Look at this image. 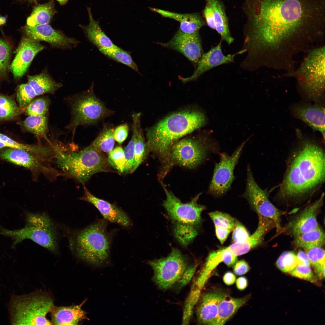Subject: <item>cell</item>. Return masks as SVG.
Instances as JSON below:
<instances>
[{
    "mask_svg": "<svg viewBox=\"0 0 325 325\" xmlns=\"http://www.w3.org/2000/svg\"><path fill=\"white\" fill-rule=\"evenodd\" d=\"M22 123L23 127L27 131L38 136L46 138L45 135L48 128L47 119L46 115L29 116Z\"/></svg>",
    "mask_w": 325,
    "mask_h": 325,
    "instance_id": "cell-35",
    "label": "cell"
},
{
    "mask_svg": "<svg viewBox=\"0 0 325 325\" xmlns=\"http://www.w3.org/2000/svg\"><path fill=\"white\" fill-rule=\"evenodd\" d=\"M6 19L5 17L0 14V26L4 25L6 23Z\"/></svg>",
    "mask_w": 325,
    "mask_h": 325,
    "instance_id": "cell-59",
    "label": "cell"
},
{
    "mask_svg": "<svg viewBox=\"0 0 325 325\" xmlns=\"http://www.w3.org/2000/svg\"><path fill=\"white\" fill-rule=\"evenodd\" d=\"M152 11L162 16L175 20L180 23L179 29L188 34L199 32V29L205 25L206 22L198 13L180 14L157 8H150Z\"/></svg>",
    "mask_w": 325,
    "mask_h": 325,
    "instance_id": "cell-26",
    "label": "cell"
},
{
    "mask_svg": "<svg viewBox=\"0 0 325 325\" xmlns=\"http://www.w3.org/2000/svg\"><path fill=\"white\" fill-rule=\"evenodd\" d=\"M128 127L126 124L118 126L114 130V139L119 144L122 143L126 138L128 134Z\"/></svg>",
    "mask_w": 325,
    "mask_h": 325,
    "instance_id": "cell-52",
    "label": "cell"
},
{
    "mask_svg": "<svg viewBox=\"0 0 325 325\" xmlns=\"http://www.w3.org/2000/svg\"><path fill=\"white\" fill-rule=\"evenodd\" d=\"M87 9L89 23L88 25L82 27L89 41L98 49L115 46L116 45L102 30L99 22L94 19L90 8L88 7Z\"/></svg>",
    "mask_w": 325,
    "mask_h": 325,
    "instance_id": "cell-27",
    "label": "cell"
},
{
    "mask_svg": "<svg viewBox=\"0 0 325 325\" xmlns=\"http://www.w3.org/2000/svg\"><path fill=\"white\" fill-rule=\"evenodd\" d=\"M243 195L257 213L258 215L272 220L277 232L282 231L281 225V212L270 201L266 191L258 185L249 166L247 168L246 190Z\"/></svg>",
    "mask_w": 325,
    "mask_h": 325,
    "instance_id": "cell-14",
    "label": "cell"
},
{
    "mask_svg": "<svg viewBox=\"0 0 325 325\" xmlns=\"http://www.w3.org/2000/svg\"><path fill=\"white\" fill-rule=\"evenodd\" d=\"M21 108L12 98L0 93V121L17 117L21 112Z\"/></svg>",
    "mask_w": 325,
    "mask_h": 325,
    "instance_id": "cell-37",
    "label": "cell"
},
{
    "mask_svg": "<svg viewBox=\"0 0 325 325\" xmlns=\"http://www.w3.org/2000/svg\"><path fill=\"white\" fill-rule=\"evenodd\" d=\"M36 96L31 87L28 84H23L17 87V99L21 108L26 107Z\"/></svg>",
    "mask_w": 325,
    "mask_h": 325,
    "instance_id": "cell-44",
    "label": "cell"
},
{
    "mask_svg": "<svg viewBox=\"0 0 325 325\" xmlns=\"http://www.w3.org/2000/svg\"><path fill=\"white\" fill-rule=\"evenodd\" d=\"M236 285L237 289L240 290L245 289L248 285V281L246 278L244 277H239L236 280Z\"/></svg>",
    "mask_w": 325,
    "mask_h": 325,
    "instance_id": "cell-58",
    "label": "cell"
},
{
    "mask_svg": "<svg viewBox=\"0 0 325 325\" xmlns=\"http://www.w3.org/2000/svg\"><path fill=\"white\" fill-rule=\"evenodd\" d=\"M325 155L319 146L305 141L292 157L281 184L284 198L299 197L320 185L325 179Z\"/></svg>",
    "mask_w": 325,
    "mask_h": 325,
    "instance_id": "cell-2",
    "label": "cell"
},
{
    "mask_svg": "<svg viewBox=\"0 0 325 325\" xmlns=\"http://www.w3.org/2000/svg\"><path fill=\"white\" fill-rule=\"evenodd\" d=\"M22 0L25 1H27V2H34V1H37V0Z\"/></svg>",
    "mask_w": 325,
    "mask_h": 325,
    "instance_id": "cell-61",
    "label": "cell"
},
{
    "mask_svg": "<svg viewBox=\"0 0 325 325\" xmlns=\"http://www.w3.org/2000/svg\"><path fill=\"white\" fill-rule=\"evenodd\" d=\"M298 261V265H301L310 266L311 265L310 262L308 255L304 251L300 250L296 255Z\"/></svg>",
    "mask_w": 325,
    "mask_h": 325,
    "instance_id": "cell-56",
    "label": "cell"
},
{
    "mask_svg": "<svg viewBox=\"0 0 325 325\" xmlns=\"http://www.w3.org/2000/svg\"><path fill=\"white\" fill-rule=\"evenodd\" d=\"M153 271V280L160 289L166 290L178 282L188 266L187 258L176 248L164 258L149 261Z\"/></svg>",
    "mask_w": 325,
    "mask_h": 325,
    "instance_id": "cell-10",
    "label": "cell"
},
{
    "mask_svg": "<svg viewBox=\"0 0 325 325\" xmlns=\"http://www.w3.org/2000/svg\"><path fill=\"white\" fill-rule=\"evenodd\" d=\"M306 250V252L315 273L320 279L325 277V251L321 247Z\"/></svg>",
    "mask_w": 325,
    "mask_h": 325,
    "instance_id": "cell-39",
    "label": "cell"
},
{
    "mask_svg": "<svg viewBox=\"0 0 325 325\" xmlns=\"http://www.w3.org/2000/svg\"><path fill=\"white\" fill-rule=\"evenodd\" d=\"M11 47L7 42L0 39V77L6 74L9 67Z\"/></svg>",
    "mask_w": 325,
    "mask_h": 325,
    "instance_id": "cell-47",
    "label": "cell"
},
{
    "mask_svg": "<svg viewBox=\"0 0 325 325\" xmlns=\"http://www.w3.org/2000/svg\"><path fill=\"white\" fill-rule=\"evenodd\" d=\"M85 301L79 305L69 306L54 305L51 312L52 325H78L87 318L82 306Z\"/></svg>",
    "mask_w": 325,
    "mask_h": 325,
    "instance_id": "cell-25",
    "label": "cell"
},
{
    "mask_svg": "<svg viewBox=\"0 0 325 325\" xmlns=\"http://www.w3.org/2000/svg\"><path fill=\"white\" fill-rule=\"evenodd\" d=\"M24 31L27 37L37 42L45 41L56 48H70L78 43L75 39L67 37L48 24L34 26L26 25Z\"/></svg>",
    "mask_w": 325,
    "mask_h": 325,
    "instance_id": "cell-18",
    "label": "cell"
},
{
    "mask_svg": "<svg viewBox=\"0 0 325 325\" xmlns=\"http://www.w3.org/2000/svg\"><path fill=\"white\" fill-rule=\"evenodd\" d=\"M57 1L60 5H64L65 4L68 0H56Z\"/></svg>",
    "mask_w": 325,
    "mask_h": 325,
    "instance_id": "cell-60",
    "label": "cell"
},
{
    "mask_svg": "<svg viewBox=\"0 0 325 325\" xmlns=\"http://www.w3.org/2000/svg\"><path fill=\"white\" fill-rule=\"evenodd\" d=\"M236 280L235 275L231 272H226L223 277V280L225 284L228 285L233 284Z\"/></svg>",
    "mask_w": 325,
    "mask_h": 325,
    "instance_id": "cell-57",
    "label": "cell"
},
{
    "mask_svg": "<svg viewBox=\"0 0 325 325\" xmlns=\"http://www.w3.org/2000/svg\"><path fill=\"white\" fill-rule=\"evenodd\" d=\"M147 151L146 144L145 143L139 126L137 132L134 162L130 173L133 172L144 161L146 157Z\"/></svg>",
    "mask_w": 325,
    "mask_h": 325,
    "instance_id": "cell-42",
    "label": "cell"
},
{
    "mask_svg": "<svg viewBox=\"0 0 325 325\" xmlns=\"http://www.w3.org/2000/svg\"><path fill=\"white\" fill-rule=\"evenodd\" d=\"M294 237L293 243L305 250L321 247L325 243V234L319 226L316 228Z\"/></svg>",
    "mask_w": 325,
    "mask_h": 325,
    "instance_id": "cell-32",
    "label": "cell"
},
{
    "mask_svg": "<svg viewBox=\"0 0 325 325\" xmlns=\"http://www.w3.org/2000/svg\"><path fill=\"white\" fill-rule=\"evenodd\" d=\"M49 292L38 290L12 297L9 305L11 323L13 325H52L47 317L54 306Z\"/></svg>",
    "mask_w": 325,
    "mask_h": 325,
    "instance_id": "cell-6",
    "label": "cell"
},
{
    "mask_svg": "<svg viewBox=\"0 0 325 325\" xmlns=\"http://www.w3.org/2000/svg\"><path fill=\"white\" fill-rule=\"evenodd\" d=\"M99 50L108 57L126 65L138 72V66L133 60L130 53L116 45L112 48L100 49Z\"/></svg>",
    "mask_w": 325,
    "mask_h": 325,
    "instance_id": "cell-38",
    "label": "cell"
},
{
    "mask_svg": "<svg viewBox=\"0 0 325 325\" xmlns=\"http://www.w3.org/2000/svg\"><path fill=\"white\" fill-rule=\"evenodd\" d=\"M246 3L249 24L243 49L250 56L324 23L325 0H248Z\"/></svg>",
    "mask_w": 325,
    "mask_h": 325,
    "instance_id": "cell-1",
    "label": "cell"
},
{
    "mask_svg": "<svg viewBox=\"0 0 325 325\" xmlns=\"http://www.w3.org/2000/svg\"><path fill=\"white\" fill-rule=\"evenodd\" d=\"M237 260V256L228 247L212 251L209 253L201 272L209 278L211 272L220 263L223 262L231 266L235 264Z\"/></svg>",
    "mask_w": 325,
    "mask_h": 325,
    "instance_id": "cell-29",
    "label": "cell"
},
{
    "mask_svg": "<svg viewBox=\"0 0 325 325\" xmlns=\"http://www.w3.org/2000/svg\"><path fill=\"white\" fill-rule=\"evenodd\" d=\"M26 225L21 229L10 230L2 228L0 235L13 239V246L29 239L53 253H58V232L52 219L45 213L27 212Z\"/></svg>",
    "mask_w": 325,
    "mask_h": 325,
    "instance_id": "cell-7",
    "label": "cell"
},
{
    "mask_svg": "<svg viewBox=\"0 0 325 325\" xmlns=\"http://www.w3.org/2000/svg\"><path fill=\"white\" fill-rule=\"evenodd\" d=\"M247 139L243 142L231 156L225 153L220 154V162L215 164L209 191L216 197L225 194L230 188L234 179V170Z\"/></svg>",
    "mask_w": 325,
    "mask_h": 325,
    "instance_id": "cell-15",
    "label": "cell"
},
{
    "mask_svg": "<svg viewBox=\"0 0 325 325\" xmlns=\"http://www.w3.org/2000/svg\"><path fill=\"white\" fill-rule=\"evenodd\" d=\"M49 105L48 99L45 97L38 98L27 106L25 113L29 116L46 115Z\"/></svg>",
    "mask_w": 325,
    "mask_h": 325,
    "instance_id": "cell-45",
    "label": "cell"
},
{
    "mask_svg": "<svg viewBox=\"0 0 325 325\" xmlns=\"http://www.w3.org/2000/svg\"><path fill=\"white\" fill-rule=\"evenodd\" d=\"M249 267L247 263L244 260H240L236 262L234 268V271L237 275H242L246 273L249 270Z\"/></svg>",
    "mask_w": 325,
    "mask_h": 325,
    "instance_id": "cell-54",
    "label": "cell"
},
{
    "mask_svg": "<svg viewBox=\"0 0 325 325\" xmlns=\"http://www.w3.org/2000/svg\"><path fill=\"white\" fill-rule=\"evenodd\" d=\"M300 85L306 96L315 102L323 99L325 89V48L312 51L299 70Z\"/></svg>",
    "mask_w": 325,
    "mask_h": 325,
    "instance_id": "cell-8",
    "label": "cell"
},
{
    "mask_svg": "<svg viewBox=\"0 0 325 325\" xmlns=\"http://www.w3.org/2000/svg\"><path fill=\"white\" fill-rule=\"evenodd\" d=\"M196 269V265H188L178 282L180 287L185 286L189 283L193 277Z\"/></svg>",
    "mask_w": 325,
    "mask_h": 325,
    "instance_id": "cell-51",
    "label": "cell"
},
{
    "mask_svg": "<svg viewBox=\"0 0 325 325\" xmlns=\"http://www.w3.org/2000/svg\"><path fill=\"white\" fill-rule=\"evenodd\" d=\"M6 147L25 150L39 156L42 157L47 153V146L40 145L24 144L17 142L8 136L0 133V149Z\"/></svg>",
    "mask_w": 325,
    "mask_h": 325,
    "instance_id": "cell-34",
    "label": "cell"
},
{
    "mask_svg": "<svg viewBox=\"0 0 325 325\" xmlns=\"http://www.w3.org/2000/svg\"><path fill=\"white\" fill-rule=\"evenodd\" d=\"M108 161L111 167L120 173H123L125 166L124 150L120 147H117L108 153Z\"/></svg>",
    "mask_w": 325,
    "mask_h": 325,
    "instance_id": "cell-46",
    "label": "cell"
},
{
    "mask_svg": "<svg viewBox=\"0 0 325 325\" xmlns=\"http://www.w3.org/2000/svg\"><path fill=\"white\" fill-rule=\"evenodd\" d=\"M55 13L53 1L39 5L34 8L30 16L27 18L26 25L34 26L48 24Z\"/></svg>",
    "mask_w": 325,
    "mask_h": 325,
    "instance_id": "cell-33",
    "label": "cell"
},
{
    "mask_svg": "<svg viewBox=\"0 0 325 325\" xmlns=\"http://www.w3.org/2000/svg\"><path fill=\"white\" fill-rule=\"evenodd\" d=\"M292 276L309 282L314 283L317 280L310 266L297 265L289 272Z\"/></svg>",
    "mask_w": 325,
    "mask_h": 325,
    "instance_id": "cell-49",
    "label": "cell"
},
{
    "mask_svg": "<svg viewBox=\"0 0 325 325\" xmlns=\"http://www.w3.org/2000/svg\"><path fill=\"white\" fill-rule=\"evenodd\" d=\"M44 48V46L39 42L27 37L23 39L10 66L14 78L17 79L22 77L28 70L35 56Z\"/></svg>",
    "mask_w": 325,
    "mask_h": 325,
    "instance_id": "cell-20",
    "label": "cell"
},
{
    "mask_svg": "<svg viewBox=\"0 0 325 325\" xmlns=\"http://www.w3.org/2000/svg\"><path fill=\"white\" fill-rule=\"evenodd\" d=\"M0 158L27 169L36 177L42 174L53 181L62 176L59 171L51 165L50 162L23 149L9 147L0 149Z\"/></svg>",
    "mask_w": 325,
    "mask_h": 325,
    "instance_id": "cell-13",
    "label": "cell"
},
{
    "mask_svg": "<svg viewBox=\"0 0 325 325\" xmlns=\"http://www.w3.org/2000/svg\"><path fill=\"white\" fill-rule=\"evenodd\" d=\"M79 199L93 205L106 220L125 228L131 226V220L123 210L115 205L95 197L86 187H84L83 195Z\"/></svg>",
    "mask_w": 325,
    "mask_h": 325,
    "instance_id": "cell-19",
    "label": "cell"
},
{
    "mask_svg": "<svg viewBox=\"0 0 325 325\" xmlns=\"http://www.w3.org/2000/svg\"><path fill=\"white\" fill-rule=\"evenodd\" d=\"M221 42L207 52L203 54L197 63V67L190 77L180 79L184 82L197 79L202 74L212 68L233 61L235 54L224 55L221 50Z\"/></svg>",
    "mask_w": 325,
    "mask_h": 325,
    "instance_id": "cell-21",
    "label": "cell"
},
{
    "mask_svg": "<svg viewBox=\"0 0 325 325\" xmlns=\"http://www.w3.org/2000/svg\"><path fill=\"white\" fill-rule=\"evenodd\" d=\"M206 123L205 116L200 111L187 110L172 114L147 129V151L161 157L166 156L178 140Z\"/></svg>",
    "mask_w": 325,
    "mask_h": 325,
    "instance_id": "cell-3",
    "label": "cell"
},
{
    "mask_svg": "<svg viewBox=\"0 0 325 325\" xmlns=\"http://www.w3.org/2000/svg\"><path fill=\"white\" fill-rule=\"evenodd\" d=\"M227 296L224 292L216 291L204 295L197 310L198 321L200 323L212 325L217 316L219 304Z\"/></svg>",
    "mask_w": 325,
    "mask_h": 325,
    "instance_id": "cell-23",
    "label": "cell"
},
{
    "mask_svg": "<svg viewBox=\"0 0 325 325\" xmlns=\"http://www.w3.org/2000/svg\"><path fill=\"white\" fill-rule=\"evenodd\" d=\"M173 231L175 237L182 246H187L198 234L197 228L194 226L173 223Z\"/></svg>",
    "mask_w": 325,
    "mask_h": 325,
    "instance_id": "cell-40",
    "label": "cell"
},
{
    "mask_svg": "<svg viewBox=\"0 0 325 325\" xmlns=\"http://www.w3.org/2000/svg\"><path fill=\"white\" fill-rule=\"evenodd\" d=\"M110 112L93 93V86L77 97L72 105V119L69 128L75 132L79 125L91 124L108 116Z\"/></svg>",
    "mask_w": 325,
    "mask_h": 325,
    "instance_id": "cell-11",
    "label": "cell"
},
{
    "mask_svg": "<svg viewBox=\"0 0 325 325\" xmlns=\"http://www.w3.org/2000/svg\"><path fill=\"white\" fill-rule=\"evenodd\" d=\"M258 216V223L256 229L245 242L241 243H234L228 247L236 255L246 253L260 245L268 232L273 228H275L272 220L260 215Z\"/></svg>",
    "mask_w": 325,
    "mask_h": 325,
    "instance_id": "cell-24",
    "label": "cell"
},
{
    "mask_svg": "<svg viewBox=\"0 0 325 325\" xmlns=\"http://www.w3.org/2000/svg\"><path fill=\"white\" fill-rule=\"evenodd\" d=\"M166 198L163 205L173 223L191 225L198 228L202 222L201 214L206 207L197 203L200 193L189 203H182L171 191L163 186Z\"/></svg>",
    "mask_w": 325,
    "mask_h": 325,
    "instance_id": "cell-12",
    "label": "cell"
},
{
    "mask_svg": "<svg viewBox=\"0 0 325 325\" xmlns=\"http://www.w3.org/2000/svg\"><path fill=\"white\" fill-rule=\"evenodd\" d=\"M36 96L45 93H54L61 84L53 80L46 72L34 76H28V83Z\"/></svg>",
    "mask_w": 325,
    "mask_h": 325,
    "instance_id": "cell-31",
    "label": "cell"
},
{
    "mask_svg": "<svg viewBox=\"0 0 325 325\" xmlns=\"http://www.w3.org/2000/svg\"><path fill=\"white\" fill-rule=\"evenodd\" d=\"M53 161L63 176L85 184L94 174L111 171L107 159L90 145L79 152L66 150L54 146Z\"/></svg>",
    "mask_w": 325,
    "mask_h": 325,
    "instance_id": "cell-5",
    "label": "cell"
},
{
    "mask_svg": "<svg viewBox=\"0 0 325 325\" xmlns=\"http://www.w3.org/2000/svg\"><path fill=\"white\" fill-rule=\"evenodd\" d=\"M233 230L232 239L234 243H243L247 240L249 236V234L246 228L236 219H235V225Z\"/></svg>",
    "mask_w": 325,
    "mask_h": 325,
    "instance_id": "cell-50",
    "label": "cell"
},
{
    "mask_svg": "<svg viewBox=\"0 0 325 325\" xmlns=\"http://www.w3.org/2000/svg\"><path fill=\"white\" fill-rule=\"evenodd\" d=\"M203 14L208 26L212 29H215L213 11L211 7L207 3L205 8Z\"/></svg>",
    "mask_w": 325,
    "mask_h": 325,
    "instance_id": "cell-53",
    "label": "cell"
},
{
    "mask_svg": "<svg viewBox=\"0 0 325 325\" xmlns=\"http://www.w3.org/2000/svg\"><path fill=\"white\" fill-rule=\"evenodd\" d=\"M107 224L99 219L82 229L67 230L70 249L77 258L96 268L109 265L112 239Z\"/></svg>",
    "mask_w": 325,
    "mask_h": 325,
    "instance_id": "cell-4",
    "label": "cell"
},
{
    "mask_svg": "<svg viewBox=\"0 0 325 325\" xmlns=\"http://www.w3.org/2000/svg\"><path fill=\"white\" fill-rule=\"evenodd\" d=\"M227 296L220 302L215 320L212 325L224 324L241 306L247 301L248 297L240 298H230Z\"/></svg>",
    "mask_w": 325,
    "mask_h": 325,
    "instance_id": "cell-30",
    "label": "cell"
},
{
    "mask_svg": "<svg viewBox=\"0 0 325 325\" xmlns=\"http://www.w3.org/2000/svg\"><path fill=\"white\" fill-rule=\"evenodd\" d=\"M140 113H135L133 115V133L132 137L130 141L124 150L125 161L124 172L126 173H130L133 163L137 132L138 128L140 126Z\"/></svg>",
    "mask_w": 325,
    "mask_h": 325,
    "instance_id": "cell-36",
    "label": "cell"
},
{
    "mask_svg": "<svg viewBox=\"0 0 325 325\" xmlns=\"http://www.w3.org/2000/svg\"><path fill=\"white\" fill-rule=\"evenodd\" d=\"M294 115L313 130L324 133L325 108L318 104H299L292 109Z\"/></svg>",
    "mask_w": 325,
    "mask_h": 325,
    "instance_id": "cell-22",
    "label": "cell"
},
{
    "mask_svg": "<svg viewBox=\"0 0 325 325\" xmlns=\"http://www.w3.org/2000/svg\"><path fill=\"white\" fill-rule=\"evenodd\" d=\"M216 236L221 244H223L226 240L231 230L215 226Z\"/></svg>",
    "mask_w": 325,
    "mask_h": 325,
    "instance_id": "cell-55",
    "label": "cell"
},
{
    "mask_svg": "<svg viewBox=\"0 0 325 325\" xmlns=\"http://www.w3.org/2000/svg\"><path fill=\"white\" fill-rule=\"evenodd\" d=\"M324 193L314 202L305 207L301 212L286 225L284 231L295 237L319 227L317 217L323 203Z\"/></svg>",
    "mask_w": 325,
    "mask_h": 325,
    "instance_id": "cell-17",
    "label": "cell"
},
{
    "mask_svg": "<svg viewBox=\"0 0 325 325\" xmlns=\"http://www.w3.org/2000/svg\"><path fill=\"white\" fill-rule=\"evenodd\" d=\"M114 132L112 128L104 129L90 145L100 152L109 153L113 149L114 145Z\"/></svg>",
    "mask_w": 325,
    "mask_h": 325,
    "instance_id": "cell-41",
    "label": "cell"
},
{
    "mask_svg": "<svg viewBox=\"0 0 325 325\" xmlns=\"http://www.w3.org/2000/svg\"><path fill=\"white\" fill-rule=\"evenodd\" d=\"M215 226L219 227L229 229L233 230L235 219L227 214L219 211L212 212L209 213Z\"/></svg>",
    "mask_w": 325,
    "mask_h": 325,
    "instance_id": "cell-48",
    "label": "cell"
},
{
    "mask_svg": "<svg viewBox=\"0 0 325 325\" xmlns=\"http://www.w3.org/2000/svg\"><path fill=\"white\" fill-rule=\"evenodd\" d=\"M158 43L164 47L180 52L195 64L197 63L203 54L199 32L188 34L179 29L169 41L166 43Z\"/></svg>",
    "mask_w": 325,
    "mask_h": 325,
    "instance_id": "cell-16",
    "label": "cell"
},
{
    "mask_svg": "<svg viewBox=\"0 0 325 325\" xmlns=\"http://www.w3.org/2000/svg\"><path fill=\"white\" fill-rule=\"evenodd\" d=\"M217 148L216 142L209 137L185 138L173 145L169 155L175 163L192 168L200 164L209 153L217 152Z\"/></svg>",
    "mask_w": 325,
    "mask_h": 325,
    "instance_id": "cell-9",
    "label": "cell"
},
{
    "mask_svg": "<svg viewBox=\"0 0 325 325\" xmlns=\"http://www.w3.org/2000/svg\"><path fill=\"white\" fill-rule=\"evenodd\" d=\"M212 10L214 16L215 29L222 39L228 45L234 41L229 28L228 19L223 5L219 0H206Z\"/></svg>",
    "mask_w": 325,
    "mask_h": 325,
    "instance_id": "cell-28",
    "label": "cell"
},
{
    "mask_svg": "<svg viewBox=\"0 0 325 325\" xmlns=\"http://www.w3.org/2000/svg\"><path fill=\"white\" fill-rule=\"evenodd\" d=\"M276 265L278 268L284 272H290L298 265L296 255L291 251L283 252L277 260Z\"/></svg>",
    "mask_w": 325,
    "mask_h": 325,
    "instance_id": "cell-43",
    "label": "cell"
}]
</instances>
